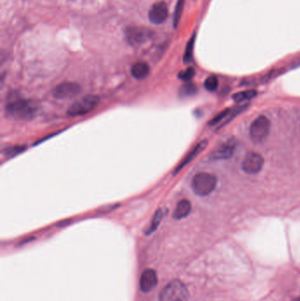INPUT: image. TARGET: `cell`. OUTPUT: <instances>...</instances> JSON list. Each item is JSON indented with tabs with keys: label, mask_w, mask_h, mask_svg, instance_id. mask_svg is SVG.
Masks as SVG:
<instances>
[{
	"label": "cell",
	"mask_w": 300,
	"mask_h": 301,
	"mask_svg": "<svg viewBox=\"0 0 300 301\" xmlns=\"http://www.w3.org/2000/svg\"><path fill=\"white\" fill-rule=\"evenodd\" d=\"M152 31L145 27H129L126 29V39L132 46H139L152 37Z\"/></svg>",
	"instance_id": "cell-7"
},
{
	"label": "cell",
	"mask_w": 300,
	"mask_h": 301,
	"mask_svg": "<svg viewBox=\"0 0 300 301\" xmlns=\"http://www.w3.org/2000/svg\"><path fill=\"white\" fill-rule=\"evenodd\" d=\"M35 104L26 99H16L6 106V113L8 116L16 120H29L36 114Z\"/></svg>",
	"instance_id": "cell-1"
},
{
	"label": "cell",
	"mask_w": 300,
	"mask_h": 301,
	"mask_svg": "<svg viewBox=\"0 0 300 301\" xmlns=\"http://www.w3.org/2000/svg\"><path fill=\"white\" fill-rule=\"evenodd\" d=\"M158 284V276L154 270L148 269L143 272L140 278V289L144 292H148L152 291L153 288L155 287Z\"/></svg>",
	"instance_id": "cell-11"
},
{
	"label": "cell",
	"mask_w": 300,
	"mask_h": 301,
	"mask_svg": "<svg viewBox=\"0 0 300 301\" xmlns=\"http://www.w3.org/2000/svg\"><path fill=\"white\" fill-rule=\"evenodd\" d=\"M197 92V88L194 84L188 83L184 86H182L180 89V94L183 97H188V96L195 95Z\"/></svg>",
	"instance_id": "cell-19"
},
{
	"label": "cell",
	"mask_w": 300,
	"mask_h": 301,
	"mask_svg": "<svg viewBox=\"0 0 300 301\" xmlns=\"http://www.w3.org/2000/svg\"><path fill=\"white\" fill-rule=\"evenodd\" d=\"M25 148L26 147L22 146H12V147L4 150V153L7 157H14V156L18 155V154L24 152Z\"/></svg>",
	"instance_id": "cell-22"
},
{
	"label": "cell",
	"mask_w": 300,
	"mask_h": 301,
	"mask_svg": "<svg viewBox=\"0 0 300 301\" xmlns=\"http://www.w3.org/2000/svg\"><path fill=\"white\" fill-rule=\"evenodd\" d=\"M81 92V86L74 82H64L56 86L52 95L57 99H68L76 97Z\"/></svg>",
	"instance_id": "cell-6"
},
{
	"label": "cell",
	"mask_w": 300,
	"mask_h": 301,
	"mask_svg": "<svg viewBox=\"0 0 300 301\" xmlns=\"http://www.w3.org/2000/svg\"><path fill=\"white\" fill-rule=\"evenodd\" d=\"M99 98L97 95H86L73 103L67 110L69 116H82L95 110L99 105Z\"/></svg>",
	"instance_id": "cell-4"
},
{
	"label": "cell",
	"mask_w": 300,
	"mask_h": 301,
	"mask_svg": "<svg viewBox=\"0 0 300 301\" xmlns=\"http://www.w3.org/2000/svg\"><path fill=\"white\" fill-rule=\"evenodd\" d=\"M294 301H300V297L299 298H296V299H295Z\"/></svg>",
	"instance_id": "cell-24"
},
{
	"label": "cell",
	"mask_w": 300,
	"mask_h": 301,
	"mask_svg": "<svg viewBox=\"0 0 300 301\" xmlns=\"http://www.w3.org/2000/svg\"><path fill=\"white\" fill-rule=\"evenodd\" d=\"M256 95H257V92L255 90H247V91H242V92L235 93L232 95V99L236 103H244L247 101L254 99Z\"/></svg>",
	"instance_id": "cell-15"
},
{
	"label": "cell",
	"mask_w": 300,
	"mask_h": 301,
	"mask_svg": "<svg viewBox=\"0 0 300 301\" xmlns=\"http://www.w3.org/2000/svg\"><path fill=\"white\" fill-rule=\"evenodd\" d=\"M217 178L208 173H199L192 180L191 188L195 195L206 196L216 189Z\"/></svg>",
	"instance_id": "cell-2"
},
{
	"label": "cell",
	"mask_w": 300,
	"mask_h": 301,
	"mask_svg": "<svg viewBox=\"0 0 300 301\" xmlns=\"http://www.w3.org/2000/svg\"><path fill=\"white\" fill-rule=\"evenodd\" d=\"M187 286L180 280H173L160 291L159 301H188Z\"/></svg>",
	"instance_id": "cell-3"
},
{
	"label": "cell",
	"mask_w": 300,
	"mask_h": 301,
	"mask_svg": "<svg viewBox=\"0 0 300 301\" xmlns=\"http://www.w3.org/2000/svg\"><path fill=\"white\" fill-rule=\"evenodd\" d=\"M163 217H164V212H163L162 210H158V211L154 213L153 218H152V222H151V224L149 225V227L147 228V231H146V235H152V233L155 232L156 230H157V228L158 227V225L160 224V222H161Z\"/></svg>",
	"instance_id": "cell-16"
},
{
	"label": "cell",
	"mask_w": 300,
	"mask_h": 301,
	"mask_svg": "<svg viewBox=\"0 0 300 301\" xmlns=\"http://www.w3.org/2000/svg\"><path fill=\"white\" fill-rule=\"evenodd\" d=\"M271 131V121L266 116L257 117L252 123L249 129L250 138L254 143H261L267 139Z\"/></svg>",
	"instance_id": "cell-5"
},
{
	"label": "cell",
	"mask_w": 300,
	"mask_h": 301,
	"mask_svg": "<svg viewBox=\"0 0 300 301\" xmlns=\"http://www.w3.org/2000/svg\"><path fill=\"white\" fill-rule=\"evenodd\" d=\"M237 146V141L235 138L228 139L225 142L222 143L214 152L211 153V158L212 159H230L234 155L235 149Z\"/></svg>",
	"instance_id": "cell-9"
},
{
	"label": "cell",
	"mask_w": 300,
	"mask_h": 301,
	"mask_svg": "<svg viewBox=\"0 0 300 301\" xmlns=\"http://www.w3.org/2000/svg\"><path fill=\"white\" fill-rule=\"evenodd\" d=\"M218 80L215 76H210L206 79L205 82V89L209 92H214L218 88Z\"/></svg>",
	"instance_id": "cell-21"
},
{
	"label": "cell",
	"mask_w": 300,
	"mask_h": 301,
	"mask_svg": "<svg viewBox=\"0 0 300 301\" xmlns=\"http://www.w3.org/2000/svg\"><path fill=\"white\" fill-rule=\"evenodd\" d=\"M231 110V109H226V110H223L222 112L219 113L218 115L215 116L214 118L211 120L209 124L210 125H215V124H218V123H221V122L224 123L225 119L227 118L228 116L230 115Z\"/></svg>",
	"instance_id": "cell-20"
},
{
	"label": "cell",
	"mask_w": 300,
	"mask_h": 301,
	"mask_svg": "<svg viewBox=\"0 0 300 301\" xmlns=\"http://www.w3.org/2000/svg\"><path fill=\"white\" fill-rule=\"evenodd\" d=\"M264 165L263 157L257 152H248L242 161V169L248 175H255L261 171Z\"/></svg>",
	"instance_id": "cell-8"
},
{
	"label": "cell",
	"mask_w": 300,
	"mask_h": 301,
	"mask_svg": "<svg viewBox=\"0 0 300 301\" xmlns=\"http://www.w3.org/2000/svg\"><path fill=\"white\" fill-rule=\"evenodd\" d=\"M195 76V70L189 67L188 69L182 71L179 74V79L183 80V81H189L193 79V77Z\"/></svg>",
	"instance_id": "cell-23"
},
{
	"label": "cell",
	"mask_w": 300,
	"mask_h": 301,
	"mask_svg": "<svg viewBox=\"0 0 300 301\" xmlns=\"http://www.w3.org/2000/svg\"><path fill=\"white\" fill-rule=\"evenodd\" d=\"M149 73H150V67L145 62H139L132 66V76L134 77L136 80H144L148 76Z\"/></svg>",
	"instance_id": "cell-14"
},
{
	"label": "cell",
	"mask_w": 300,
	"mask_h": 301,
	"mask_svg": "<svg viewBox=\"0 0 300 301\" xmlns=\"http://www.w3.org/2000/svg\"><path fill=\"white\" fill-rule=\"evenodd\" d=\"M191 209V203L189 202L188 200L184 199V200L180 201L175 208V212H174V218L177 220L187 218L190 214Z\"/></svg>",
	"instance_id": "cell-13"
},
{
	"label": "cell",
	"mask_w": 300,
	"mask_h": 301,
	"mask_svg": "<svg viewBox=\"0 0 300 301\" xmlns=\"http://www.w3.org/2000/svg\"><path fill=\"white\" fill-rule=\"evenodd\" d=\"M195 36L194 35L191 37V39L188 41L187 47H186V50H185L184 56H183V60L186 63L191 62L192 57H193V52H194V46H195Z\"/></svg>",
	"instance_id": "cell-17"
},
{
	"label": "cell",
	"mask_w": 300,
	"mask_h": 301,
	"mask_svg": "<svg viewBox=\"0 0 300 301\" xmlns=\"http://www.w3.org/2000/svg\"><path fill=\"white\" fill-rule=\"evenodd\" d=\"M169 16V9L165 2L159 1L152 6L149 12V19L153 24H161Z\"/></svg>",
	"instance_id": "cell-10"
},
{
	"label": "cell",
	"mask_w": 300,
	"mask_h": 301,
	"mask_svg": "<svg viewBox=\"0 0 300 301\" xmlns=\"http://www.w3.org/2000/svg\"><path fill=\"white\" fill-rule=\"evenodd\" d=\"M207 146H208V141L207 140H203L201 142L198 143L197 145L190 152H188V155L185 157L182 162L180 163L178 166L175 169V175L178 174L181 170L184 169L186 165H188L189 163L191 162L193 159H195L207 147Z\"/></svg>",
	"instance_id": "cell-12"
},
{
	"label": "cell",
	"mask_w": 300,
	"mask_h": 301,
	"mask_svg": "<svg viewBox=\"0 0 300 301\" xmlns=\"http://www.w3.org/2000/svg\"><path fill=\"white\" fill-rule=\"evenodd\" d=\"M184 5L185 0H178V2L176 4L175 15H174V26H175V27H177L179 22H180L182 12H183V8H184Z\"/></svg>",
	"instance_id": "cell-18"
}]
</instances>
